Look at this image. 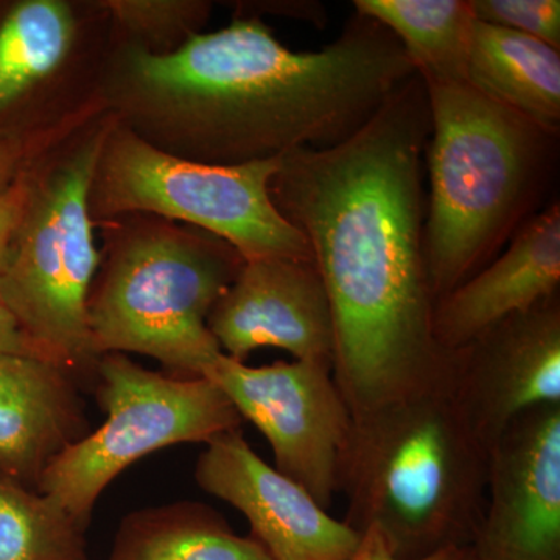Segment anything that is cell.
<instances>
[{
    "label": "cell",
    "mask_w": 560,
    "mask_h": 560,
    "mask_svg": "<svg viewBox=\"0 0 560 560\" xmlns=\"http://www.w3.org/2000/svg\"><path fill=\"white\" fill-rule=\"evenodd\" d=\"M431 131L416 73L360 130L280 158L272 200L304 235L329 296L334 381L352 418L440 377L423 257L422 161Z\"/></svg>",
    "instance_id": "1"
},
{
    "label": "cell",
    "mask_w": 560,
    "mask_h": 560,
    "mask_svg": "<svg viewBox=\"0 0 560 560\" xmlns=\"http://www.w3.org/2000/svg\"><path fill=\"white\" fill-rule=\"evenodd\" d=\"M415 75L396 36L355 11L316 51L287 49L257 20L194 33L164 54L132 47L117 95L130 130L158 149L238 165L337 145Z\"/></svg>",
    "instance_id": "2"
},
{
    "label": "cell",
    "mask_w": 560,
    "mask_h": 560,
    "mask_svg": "<svg viewBox=\"0 0 560 560\" xmlns=\"http://www.w3.org/2000/svg\"><path fill=\"white\" fill-rule=\"evenodd\" d=\"M342 455V522L381 533L397 560L471 547L488 490L489 448L453 393L451 368L355 416Z\"/></svg>",
    "instance_id": "3"
},
{
    "label": "cell",
    "mask_w": 560,
    "mask_h": 560,
    "mask_svg": "<svg viewBox=\"0 0 560 560\" xmlns=\"http://www.w3.org/2000/svg\"><path fill=\"white\" fill-rule=\"evenodd\" d=\"M423 84L431 119L423 257L436 302L488 267L522 226L547 178L556 136L469 81Z\"/></svg>",
    "instance_id": "4"
},
{
    "label": "cell",
    "mask_w": 560,
    "mask_h": 560,
    "mask_svg": "<svg viewBox=\"0 0 560 560\" xmlns=\"http://www.w3.org/2000/svg\"><path fill=\"white\" fill-rule=\"evenodd\" d=\"M243 264L215 235L140 232L116 249L92 285V348L98 357L140 353L168 374L205 377L223 353L208 327L210 312Z\"/></svg>",
    "instance_id": "5"
},
{
    "label": "cell",
    "mask_w": 560,
    "mask_h": 560,
    "mask_svg": "<svg viewBox=\"0 0 560 560\" xmlns=\"http://www.w3.org/2000/svg\"><path fill=\"white\" fill-rule=\"evenodd\" d=\"M276 160L205 164L175 156L130 128L106 131L91 189V213L150 212L187 221L243 260H313L307 241L272 200Z\"/></svg>",
    "instance_id": "6"
},
{
    "label": "cell",
    "mask_w": 560,
    "mask_h": 560,
    "mask_svg": "<svg viewBox=\"0 0 560 560\" xmlns=\"http://www.w3.org/2000/svg\"><path fill=\"white\" fill-rule=\"evenodd\" d=\"M106 131L97 132L32 189L31 200L0 272V300L44 359L75 377L94 374L88 304L98 250L91 189Z\"/></svg>",
    "instance_id": "7"
},
{
    "label": "cell",
    "mask_w": 560,
    "mask_h": 560,
    "mask_svg": "<svg viewBox=\"0 0 560 560\" xmlns=\"http://www.w3.org/2000/svg\"><path fill=\"white\" fill-rule=\"evenodd\" d=\"M94 378L105 422L62 452L38 482L84 528L105 489L136 460L242 429L241 415L208 377L150 371L125 353H105Z\"/></svg>",
    "instance_id": "8"
},
{
    "label": "cell",
    "mask_w": 560,
    "mask_h": 560,
    "mask_svg": "<svg viewBox=\"0 0 560 560\" xmlns=\"http://www.w3.org/2000/svg\"><path fill=\"white\" fill-rule=\"evenodd\" d=\"M205 377L267 438L276 469L329 511L353 423L331 371L298 360L248 366L220 353Z\"/></svg>",
    "instance_id": "9"
},
{
    "label": "cell",
    "mask_w": 560,
    "mask_h": 560,
    "mask_svg": "<svg viewBox=\"0 0 560 560\" xmlns=\"http://www.w3.org/2000/svg\"><path fill=\"white\" fill-rule=\"evenodd\" d=\"M474 560H560V404L523 412L489 451Z\"/></svg>",
    "instance_id": "10"
},
{
    "label": "cell",
    "mask_w": 560,
    "mask_h": 560,
    "mask_svg": "<svg viewBox=\"0 0 560 560\" xmlns=\"http://www.w3.org/2000/svg\"><path fill=\"white\" fill-rule=\"evenodd\" d=\"M453 393L492 447L523 412L560 404V296L490 327L452 352Z\"/></svg>",
    "instance_id": "11"
},
{
    "label": "cell",
    "mask_w": 560,
    "mask_h": 560,
    "mask_svg": "<svg viewBox=\"0 0 560 560\" xmlns=\"http://www.w3.org/2000/svg\"><path fill=\"white\" fill-rule=\"evenodd\" d=\"M195 480L205 492L245 515L249 536L271 560H350L359 548L361 534L331 517L307 490L265 463L242 429L206 444Z\"/></svg>",
    "instance_id": "12"
},
{
    "label": "cell",
    "mask_w": 560,
    "mask_h": 560,
    "mask_svg": "<svg viewBox=\"0 0 560 560\" xmlns=\"http://www.w3.org/2000/svg\"><path fill=\"white\" fill-rule=\"evenodd\" d=\"M208 327L230 359L245 363L254 350L276 348L334 374V316L313 260H245Z\"/></svg>",
    "instance_id": "13"
},
{
    "label": "cell",
    "mask_w": 560,
    "mask_h": 560,
    "mask_svg": "<svg viewBox=\"0 0 560 560\" xmlns=\"http://www.w3.org/2000/svg\"><path fill=\"white\" fill-rule=\"evenodd\" d=\"M560 206L523 221L508 249L434 302V340L455 352L490 327L559 294Z\"/></svg>",
    "instance_id": "14"
},
{
    "label": "cell",
    "mask_w": 560,
    "mask_h": 560,
    "mask_svg": "<svg viewBox=\"0 0 560 560\" xmlns=\"http://www.w3.org/2000/svg\"><path fill=\"white\" fill-rule=\"evenodd\" d=\"M88 433L72 372L36 357L0 355V474L38 489L44 470Z\"/></svg>",
    "instance_id": "15"
},
{
    "label": "cell",
    "mask_w": 560,
    "mask_h": 560,
    "mask_svg": "<svg viewBox=\"0 0 560 560\" xmlns=\"http://www.w3.org/2000/svg\"><path fill=\"white\" fill-rule=\"evenodd\" d=\"M467 81L558 138L560 50L539 39L475 21Z\"/></svg>",
    "instance_id": "16"
},
{
    "label": "cell",
    "mask_w": 560,
    "mask_h": 560,
    "mask_svg": "<svg viewBox=\"0 0 560 560\" xmlns=\"http://www.w3.org/2000/svg\"><path fill=\"white\" fill-rule=\"evenodd\" d=\"M106 560H271L250 536H238L219 511L178 501L131 512Z\"/></svg>",
    "instance_id": "17"
},
{
    "label": "cell",
    "mask_w": 560,
    "mask_h": 560,
    "mask_svg": "<svg viewBox=\"0 0 560 560\" xmlns=\"http://www.w3.org/2000/svg\"><path fill=\"white\" fill-rule=\"evenodd\" d=\"M388 28L423 81H467L475 16L470 0H355Z\"/></svg>",
    "instance_id": "18"
},
{
    "label": "cell",
    "mask_w": 560,
    "mask_h": 560,
    "mask_svg": "<svg viewBox=\"0 0 560 560\" xmlns=\"http://www.w3.org/2000/svg\"><path fill=\"white\" fill-rule=\"evenodd\" d=\"M73 16L57 0H27L0 25V109L54 72L72 46Z\"/></svg>",
    "instance_id": "19"
},
{
    "label": "cell",
    "mask_w": 560,
    "mask_h": 560,
    "mask_svg": "<svg viewBox=\"0 0 560 560\" xmlns=\"http://www.w3.org/2000/svg\"><path fill=\"white\" fill-rule=\"evenodd\" d=\"M86 529L57 500L0 474V560H88Z\"/></svg>",
    "instance_id": "20"
},
{
    "label": "cell",
    "mask_w": 560,
    "mask_h": 560,
    "mask_svg": "<svg viewBox=\"0 0 560 560\" xmlns=\"http://www.w3.org/2000/svg\"><path fill=\"white\" fill-rule=\"evenodd\" d=\"M475 20L522 33L560 50L559 0H470Z\"/></svg>",
    "instance_id": "21"
},
{
    "label": "cell",
    "mask_w": 560,
    "mask_h": 560,
    "mask_svg": "<svg viewBox=\"0 0 560 560\" xmlns=\"http://www.w3.org/2000/svg\"><path fill=\"white\" fill-rule=\"evenodd\" d=\"M113 11L127 27L142 35L168 36L176 31H194L205 21L209 7L200 2H108Z\"/></svg>",
    "instance_id": "22"
},
{
    "label": "cell",
    "mask_w": 560,
    "mask_h": 560,
    "mask_svg": "<svg viewBox=\"0 0 560 560\" xmlns=\"http://www.w3.org/2000/svg\"><path fill=\"white\" fill-rule=\"evenodd\" d=\"M32 186L25 179L11 183L0 191V272L9 259L11 243L31 200Z\"/></svg>",
    "instance_id": "23"
},
{
    "label": "cell",
    "mask_w": 560,
    "mask_h": 560,
    "mask_svg": "<svg viewBox=\"0 0 560 560\" xmlns=\"http://www.w3.org/2000/svg\"><path fill=\"white\" fill-rule=\"evenodd\" d=\"M350 560H397L390 555L389 548L386 547V541L383 540L381 533L377 529L370 528L361 534L359 548L353 552ZM423 560H474V552L471 548H452L438 552V555L430 556Z\"/></svg>",
    "instance_id": "24"
},
{
    "label": "cell",
    "mask_w": 560,
    "mask_h": 560,
    "mask_svg": "<svg viewBox=\"0 0 560 560\" xmlns=\"http://www.w3.org/2000/svg\"><path fill=\"white\" fill-rule=\"evenodd\" d=\"M0 355H27L44 359L39 349L22 330L20 320L3 304L2 300H0Z\"/></svg>",
    "instance_id": "25"
},
{
    "label": "cell",
    "mask_w": 560,
    "mask_h": 560,
    "mask_svg": "<svg viewBox=\"0 0 560 560\" xmlns=\"http://www.w3.org/2000/svg\"><path fill=\"white\" fill-rule=\"evenodd\" d=\"M22 147L13 139H0V191L7 189L16 176L22 161Z\"/></svg>",
    "instance_id": "26"
}]
</instances>
